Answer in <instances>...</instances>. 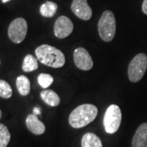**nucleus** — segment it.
Listing matches in <instances>:
<instances>
[{
  "mask_svg": "<svg viewBox=\"0 0 147 147\" xmlns=\"http://www.w3.org/2000/svg\"><path fill=\"white\" fill-rule=\"evenodd\" d=\"M35 56L38 61L47 66L53 68H61L65 63L63 53L56 47L42 44L35 49Z\"/></svg>",
  "mask_w": 147,
  "mask_h": 147,
  "instance_id": "f257e3e1",
  "label": "nucleus"
},
{
  "mask_svg": "<svg viewBox=\"0 0 147 147\" xmlns=\"http://www.w3.org/2000/svg\"><path fill=\"white\" fill-rule=\"evenodd\" d=\"M97 107L92 104H84L78 106L70 113L69 125L74 128H81L88 125L97 115Z\"/></svg>",
  "mask_w": 147,
  "mask_h": 147,
  "instance_id": "f03ea898",
  "label": "nucleus"
},
{
  "mask_svg": "<svg viewBox=\"0 0 147 147\" xmlns=\"http://www.w3.org/2000/svg\"><path fill=\"white\" fill-rule=\"evenodd\" d=\"M98 32L100 38L105 42H110L115 38L116 32V21L111 11H105L98 22Z\"/></svg>",
  "mask_w": 147,
  "mask_h": 147,
  "instance_id": "7ed1b4c3",
  "label": "nucleus"
},
{
  "mask_svg": "<svg viewBox=\"0 0 147 147\" xmlns=\"http://www.w3.org/2000/svg\"><path fill=\"white\" fill-rule=\"evenodd\" d=\"M147 69V55L139 53L128 65V79L132 83H137L143 78Z\"/></svg>",
  "mask_w": 147,
  "mask_h": 147,
  "instance_id": "20e7f679",
  "label": "nucleus"
},
{
  "mask_svg": "<svg viewBox=\"0 0 147 147\" xmlns=\"http://www.w3.org/2000/svg\"><path fill=\"white\" fill-rule=\"evenodd\" d=\"M122 121L120 108L117 105H110L105 111L103 124L105 131L109 134L115 133L119 130Z\"/></svg>",
  "mask_w": 147,
  "mask_h": 147,
  "instance_id": "39448f33",
  "label": "nucleus"
},
{
  "mask_svg": "<svg viewBox=\"0 0 147 147\" xmlns=\"http://www.w3.org/2000/svg\"><path fill=\"white\" fill-rule=\"evenodd\" d=\"M28 30L26 21L24 18H16L11 21L8 27V37L15 43H21L26 38Z\"/></svg>",
  "mask_w": 147,
  "mask_h": 147,
  "instance_id": "423d86ee",
  "label": "nucleus"
},
{
  "mask_svg": "<svg viewBox=\"0 0 147 147\" xmlns=\"http://www.w3.org/2000/svg\"><path fill=\"white\" fill-rule=\"evenodd\" d=\"M74 61L81 70L88 71L93 67V61L88 52L84 47H78L74 52Z\"/></svg>",
  "mask_w": 147,
  "mask_h": 147,
  "instance_id": "0eeeda50",
  "label": "nucleus"
},
{
  "mask_svg": "<svg viewBox=\"0 0 147 147\" xmlns=\"http://www.w3.org/2000/svg\"><path fill=\"white\" fill-rule=\"evenodd\" d=\"M73 23L67 16H61L55 22L54 34L58 38H65L68 37L73 32Z\"/></svg>",
  "mask_w": 147,
  "mask_h": 147,
  "instance_id": "6e6552de",
  "label": "nucleus"
},
{
  "mask_svg": "<svg viewBox=\"0 0 147 147\" xmlns=\"http://www.w3.org/2000/svg\"><path fill=\"white\" fill-rule=\"evenodd\" d=\"M71 10L75 16L84 21H88L92 16V11L87 0H73Z\"/></svg>",
  "mask_w": 147,
  "mask_h": 147,
  "instance_id": "1a4fd4ad",
  "label": "nucleus"
},
{
  "mask_svg": "<svg viewBox=\"0 0 147 147\" xmlns=\"http://www.w3.org/2000/svg\"><path fill=\"white\" fill-rule=\"evenodd\" d=\"M27 128L34 135H42L45 132L46 127L35 115L32 114L27 116L26 119Z\"/></svg>",
  "mask_w": 147,
  "mask_h": 147,
  "instance_id": "9d476101",
  "label": "nucleus"
},
{
  "mask_svg": "<svg viewBox=\"0 0 147 147\" xmlns=\"http://www.w3.org/2000/svg\"><path fill=\"white\" fill-rule=\"evenodd\" d=\"M131 147H147V123L138 127L131 141Z\"/></svg>",
  "mask_w": 147,
  "mask_h": 147,
  "instance_id": "9b49d317",
  "label": "nucleus"
},
{
  "mask_svg": "<svg viewBox=\"0 0 147 147\" xmlns=\"http://www.w3.org/2000/svg\"><path fill=\"white\" fill-rule=\"evenodd\" d=\"M82 147H103L99 137L92 132L85 133L81 141Z\"/></svg>",
  "mask_w": 147,
  "mask_h": 147,
  "instance_id": "f8f14e48",
  "label": "nucleus"
},
{
  "mask_svg": "<svg viewBox=\"0 0 147 147\" xmlns=\"http://www.w3.org/2000/svg\"><path fill=\"white\" fill-rule=\"evenodd\" d=\"M40 96L46 104L51 106H57L61 102L59 96L53 90H43L40 93Z\"/></svg>",
  "mask_w": 147,
  "mask_h": 147,
  "instance_id": "ddd939ff",
  "label": "nucleus"
},
{
  "mask_svg": "<svg viewBox=\"0 0 147 147\" xmlns=\"http://www.w3.org/2000/svg\"><path fill=\"white\" fill-rule=\"evenodd\" d=\"M16 88L21 96H27L30 92V82L25 75H20L16 79Z\"/></svg>",
  "mask_w": 147,
  "mask_h": 147,
  "instance_id": "4468645a",
  "label": "nucleus"
},
{
  "mask_svg": "<svg viewBox=\"0 0 147 147\" xmlns=\"http://www.w3.org/2000/svg\"><path fill=\"white\" fill-rule=\"evenodd\" d=\"M57 4L51 2V1H47L44 3L41 7H40V14L44 17H53L57 11Z\"/></svg>",
  "mask_w": 147,
  "mask_h": 147,
  "instance_id": "2eb2a0df",
  "label": "nucleus"
},
{
  "mask_svg": "<svg viewBox=\"0 0 147 147\" xmlns=\"http://www.w3.org/2000/svg\"><path fill=\"white\" fill-rule=\"evenodd\" d=\"M38 67V59L34 57L31 54H29L24 58L23 64H22V69L25 72H31L37 69Z\"/></svg>",
  "mask_w": 147,
  "mask_h": 147,
  "instance_id": "dca6fc26",
  "label": "nucleus"
},
{
  "mask_svg": "<svg viewBox=\"0 0 147 147\" xmlns=\"http://www.w3.org/2000/svg\"><path fill=\"white\" fill-rule=\"evenodd\" d=\"M11 140V134L8 128L0 123V147H7Z\"/></svg>",
  "mask_w": 147,
  "mask_h": 147,
  "instance_id": "f3484780",
  "label": "nucleus"
},
{
  "mask_svg": "<svg viewBox=\"0 0 147 147\" xmlns=\"http://www.w3.org/2000/svg\"><path fill=\"white\" fill-rule=\"evenodd\" d=\"M12 96V89L10 84L5 80L0 79V97L9 99Z\"/></svg>",
  "mask_w": 147,
  "mask_h": 147,
  "instance_id": "a211bd4d",
  "label": "nucleus"
},
{
  "mask_svg": "<svg viewBox=\"0 0 147 147\" xmlns=\"http://www.w3.org/2000/svg\"><path fill=\"white\" fill-rule=\"evenodd\" d=\"M53 81H54V79H53V76L48 74L42 73L40 74L38 77V84L40 85L41 88H44V89H47L48 87H50L51 84L53 83Z\"/></svg>",
  "mask_w": 147,
  "mask_h": 147,
  "instance_id": "6ab92c4d",
  "label": "nucleus"
},
{
  "mask_svg": "<svg viewBox=\"0 0 147 147\" xmlns=\"http://www.w3.org/2000/svg\"><path fill=\"white\" fill-rule=\"evenodd\" d=\"M142 11L143 12L147 15V0H144L143 3H142Z\"/></svg>",
  "mask_w": 147,
  "mask_h": 147,
  "instance_id": "aec40b11",
  "label": "nucleus"
},
{
  "mask_svg": "<svg viewBox=\"0 0 147 147\" xmlns=\"http://www.w3.org/2000/svg\"><path fill=\"white\" fill-rule=\"evenodd\" d=\"M33 114L35 115H38L41 114V109L40 107H34V110H33Z\"/></svg>",
  "mask_w": 147,
  "mask_h": 147,
  "instance_id": "412c9836",
  "label": "nucleus"
},
{
  "mask_svg": "<svg viewBox=\"0 0 147 147\" xmlns=\"http://www.w3.org/2000/svg\"><path fill=\"white\" fill-rule=\"evenodd\" d=\"M10 0H2V2L3 3H7V2H9Z\"/></svg>",
  "mask_w": 147,
  "mask_h": 147,
  "instance_id": "4be33fe9",
  "label": "nucleus"
},
{
  "mask_svg": "<svg viewBox=\"0 0 147 147\" xmlns=\"http://www.w3.org/2000/svg\"><path fill=\"white\" fill-rule=\"evenodd\" d=\"M1 118H2V111L0 110V119H1Z\"/></svg>",
  "mask_w": 147,
  "mask_h": 147,
  "instance_id": "5701e85b",
  "label": "nucleus"
},
{
  "mask_svg": "<svg viewBox=\"0 0 147 147\" xmlns=\"http://www.w3.org/2000/svg\"><path fill=\"white\" fill-rule=\"evenodd\" d=\"M0 65H1V61H0Z\"/></svg>",
  "mask_w": 147,
  "mask_h": 147,
  "instance_id": "b1692460",
  "label": "nucleus"
}]
</instances>
